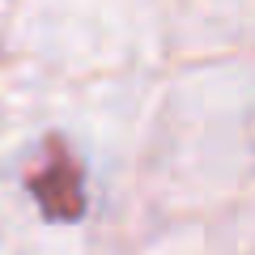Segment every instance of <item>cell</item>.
Returning a JSON list of instances; mask_svg holds the SVG:
<instances>
[{
	"label": "cell",
	"instance_id": "1",
	"mask_svg": "<svg viewBox=\"0 0 255 255\" xmlns=\"http://www.w3.org/2000/svg\"><path fill=\"white\" fill-rule=\"evenodd\" d=\"M34 191H38V200H43V209L51 217H77L81 213V187H77L73 166L55 162L43 179H34Z\"/></svg>",
	"mask_w": 255,
	"mask_h": 255
}]
</instances>
